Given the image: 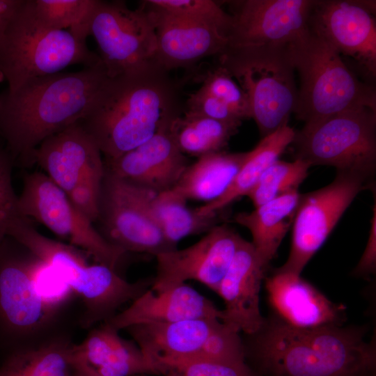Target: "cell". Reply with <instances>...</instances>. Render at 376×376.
<instances>
[{"instance_id": "cell-1", "label": "cell", "mask_w": 376, "mask_h": 376, "mask_svg": "<svg viewBox=\"0 0 376 376\" xmlns=\"http://www.w3.org/2000/svg\"><path fill=\"white\" fill-rule=\"evenodd\" d=\"M367 327L298 328L273 315L242 338L245 361L258 376H375V340Z\"/></svg>"}, {"instance_id": "cell-2", "label": "cell", "mask_w": 376, "mask_h": 376, "mask_svg": "<svg viewBox=\"0 0 376 376\" xmlns=\"http://www.w3.org/2000/svg\"><path fill=\"white\" fill-rule=\"evenodd\" d=\"M107 77L100 61L77 72L33 78L0 93V136L12 163H30L45 139L79 123Z\"/></svg>"}, {"instance_id": "cell-3", "label": "cell", "mask_w": 376, "mask_h": 376, "mask_svg": "<svg viewBox=\"0 0 376 376\" xmlns=\"http://www.w3.org/2000/svg\"><path fill=\"white\" fill-rule=\"evenodd\" d=\"M169 72L155 64L107 77L77 123L97 146L104 161L136 148L181 115L178 87Z\"/></svg>"}, {"instance_id": "cell-4", "label": "cell", "mask_w": 376, "mask_h": 376, "mask_svg": "<svg viewBox=\"0 0 376 376\" xmlns=\"http://www.w3.org/2000/svg\"><path fill=\"white\" fill-rule=\"evenodd\" d=\"M7 237L29 250L83 298L85 327L109 319L120 306L136 299L152 283V279L130 283L105 265L89 264L76 247L44 236L21 215L11 221Z\"/></svg>"}, {"instance_id": "cell-5", "label": "cell", "mask_w": 376, "mask_h": 376, "mask_svg": "<svg viewBox=\"0 0 376 376\" xmlns=\"http://www.w3.org/2000/svg\"><path fill=\"white\" fill-rule=\"evenodd\" d=\"M288 49L299 78L294 113L304 124L350 109L376 110L375 85L361 81L338 51L309 27Z\"/></svg>"}, {"instance_id": "cell-6", "label": "cell", "mask_w": 376, "mask_h": 376, "mask_svg": "<svg viewBox=\"0 0 376 376\" xmlns=\"http://www.w3.org/2000/svg\"><path fill=\"white\" fill-rule=\"evenodd\" d=\"M101 61L70 30L42 25L30 0H22L0 36V79L14 90L33 78L61 72L72 65L84 67Z\"/></svg>"}, {"instance_id": "cell-7", "label": "cell", "mask_w": 376, "mask_h": 376, "mask_svg": "<svg viewBox=\"0 0 376 376\" xmlns=\"http://www.w3.org/2000/svg\"><path fill=\"white\" fill-rule=\"evenodd\" d=\"M288 45L226 48L218 56L219 65L245 93L262 138L288 125L296 108L298 88Z\"/></svg>"}, {"instance_id": "cell-8", "label": "cell", "mask_w": 376, "mask_h": 376, "mask_svg": "<svg viewBox=\"0 0 376 376\" xmlns=\"http://www.w3.org/2000/svg\"><path fill=\"white\" fill-rule=\"evenodd\" d=\"M292 143L296 159L311 166H333L370 182L376 170V110L350 109L305 123Z\"/></svg>"}, {"instance_id": "cell-9", "label": "cell", "mask_w": 376, "mask_h": 376, "mask_svg": "<svg viewBox=\"0 0 376 376\" xmlns=\"http://www.w3.org/2000/svg\"><path fill=\"white\" fill-rule=\"evenodd\" d=\"M88 30L109 77L157 64L155 27L143 6L132 10L120 1L97 0L88 19Z\"/></svg>"}, {"instance_id": "cell-10", "label": "cell", "mask_w": 376, "mask_h": 376, "mask_svg": "<svg viewBox=\"0 0 376 376\" xmlns=\"http://www.w3.org/2000/svg\"><path fill=\"white\" fill-rule=\"evenodd\" d=\"M126 329L147 359L246 362L240 334L218 318L142 324Z\"/></svg>"}, {"instance_id": "cell-11", "label": "cell", "mask_w": 376, "mask_h": 376, "mask_svg": "<svg viewBox=\"0 0 376 376\" xmlns=\"http://www.w3.org/2000/svg\"><path fill=\"white\" fill-rule=\"evenodd\" d=\"M20 214L43 224L74 247L86 251L113 269L125 251L110 243L45 173L26 175L18 196Z\"/></svg>"}, {"instance_id": "cell-12", "label": "cell", "mask_w": 376, "mask_h": 376, "mask_svg": "<svg viewBox=\"0 0 376 376\" xmlns=\"http://www.w3.org/2000/svg\"><path fill=\"white\" fill-rule=\"evenodd\" d=\"M369 183L359 175L337 172L329 185L300 194L292 225L290 253L286 262L276 269L301 274L354 198Z\"/></svg>"}, {"instance_id": "cell-13", "label": "cell", "mask_w": 376, "mask_h": 376, "mask_svg": "<svg viewBox=\"0 0 376 376\" xmlns=\"http://www.w3.org/2000/svg\"><path fill=\"white\" fill-rule=\"evenodd\" d=\"M155 193L122 180L105 170L100 202L101 219L110 243L126 251L155 256L173 250L149 208Z\"/></svg>"}, {"instance_id": "cell-14", "label": "cell", "mask_w": 376, "mask_h": 376, "mask_svg": "<svg viewBox=\"0 0 376 376\" xmlns=\"http://www.w3.org/2000/svg\"><path fill=\"white\" fill-rule=\"evenodd\" d=\"M375 1L315 0L309 29L352 58L365 81L376 78Z\"/></svg>"}, {"instance_id": "cell-15", "label": "cell", "mask_w": 376, "mask_h": 376, "mask_svg": "<svg viewBox=\"0 0 376 376\" xmlns=\"http://www.w3.org/2000/svg\"><path fill=\"white\" fill-rule=\"evenodd\" d=\"M315 0L230 1L232 24L226 48L287 46L308 30Z\"/></svg>"}, {"instance_id": "cell-16", "label": "cell", "mask_w": 376, "mask_h": 376, "mask_svg": "<svg viewBox=\"0 0 376 376\" xmlns=\"http://www.w3.org/2000/svg\"><path fill=\"white\" fill-rule=\"evenodd\" d=\"M242 237L226 225H215L197 242L159 254L150 288L162 291L197 281L217 292Z\"/></svg>"}, {"instance_id": "cell-17", "label": "cell", "mask_w": 376, "mask_h": 376, "mask_svg": "<svg viewBox=\"0 0 376 376\" xmlns=\"http://www.w3.org/2000/svg\"><path fill=\"white\" fill-rule=\"evenodd\" d=\"M149 13L157 37L156 63L167 71L188 67L210 56H219L228 40L217 28L141 3Z\"/></svg>"}, {"instance_id": "cell-18", "label": "cell", "mask_w": 376, "mask_h": 376, "mask_svg": "<svg viewBox=\"0 0 376 376\" xmlns=\"http://www.w3.org/2000/svg\"><path fill=\"white\" fill-rule=\"evenodd\" d=\"M171 120L150 139L118 157L105 162L113 176L155 193L173 188L189 165L170 131Z\"/></svg>"}, {"instance_id": "cell-19", "label": "cell", "mask_w": 376, "mask_h": 376, "mask_svg": "<svg viewBox=\"0 0 376 376\" xmlns=\"http://www.w3.org/2000/svg\"><path fill=\"white\" fill-rule=\"evenodd\" d=\"M264 279L272 315L284 323L298 328L343 325L345 306L331 301L301 274L275 269Z\"/></svg>"}, {"instance_id": "cell-20", "label": "cell", "mask_w": 376, "mask_h": 376, "mask_svg": "<svg viewBox=\"0 0 376 376\" xmlns=\"http://www.w3.org/2000/svg\"><path fill=\"white\" fill-rule=\"evenodd\" d=\"M266 270L251 242L242 238L217 291L225 304L221 321L235 332L251 334L263 324L259 295Z\"/></svg>"}, {"instance_id": "cell-21", "label": "cell", "mask_w": 376, "mask_h": 376, "mask_svg": "<svg viewBox=\"0 0 376 376\" xmlns=\"http://www.w3.org/2000/svg\"><path fill=\"white\" fill-rule=\"evenodd\" d=\"M32 161L65 193L88 178H104L105 173L101 151L78 123L45 139Z\"/></svg>"}, {"instance_id": "cell-22", "label": "cell", "mask_w": 376, "mask_h": 376, "mask_svg": "<svg viewBox=\"0 0 376 376\" xmlns=\"http://www.w3.org/2000/svg\"><path fill=\"white\" fill-rule=\"evenodd\" d=\"M222 310L191 286L182 283L162 291L150 288L105 323L119 331L142 324H169L191 319H222Z\"/></svg>"}, {"instance_id": "cell-23", "label": "cell", "mask_w": 376, "mask_h": 376, "mask_svg": "<svg viewBox=\"0 0 376 376\" xmlns=\"http://www.w3.org/2000/svg\"><path fill=\"white\" fill-rule=\"evenodd\" d=\"M104 322L79 345H72L77 369L97 376L154 375L152 367L136 343L119 336Z\"/></svg>"}, {"instance_id": "cell-24", "label": "cell", "mask_w": 376, "mask_h": 376, "mask_svg": "<svg viewBox=\"0 0 376 376\" xmlns=\"http://www.w3.org/2000/svg\"><path fill=\"white\" fill-rule=\"evenodd\" d=\"M32 263L10 260L0 267V311L10 326L21 331L42 325L54 311L36 292Z\"/></svg>"}, {"instance_id": "cell-25", "label": "cell", "mask_w": 376, "mask_h": 376, "mask_svg": "<svg viewBox=\"0 0 376 376\" xmlns=\"http://www.w3.org/2000/svg\"><path fill=\"white\" fill-rule=\"evenodd\" d=\"M299 196L298 190L290 191L234 217L235 222L250 231L251 244L267 268L292 225Z\"/></svg>"}, {"instance_id": "cell-26", "label": "cell", "mask_w": 376, "mask_h": 376, "mask_svg": "<svg viewBox=\"0 0 376 376\" xmlns=\"http://www.w3.org/2000/svg\"><path fill=\"white\" fill-rule=\"evenodd\" d=\"M246 155L222 150L197 157L171 189L186 201L212 202L227 190Z\"/></svg>"}, {"instance_id": "cell-27", "label": "cell", "mask_w": 376, "mask_h": 376, "mask_svg": "<svg viewBox=\"0 0 376 376\" xmlns=\"http://www.w3.org/2000/svg\"><path fill=\"white\" fill-rule=\"evenodd\" d=\"M295 131L288 124L262 138L257 146L246 152L245 159L227 190L215 201L196 208L203 216H217V212L238 198L246 196L266 169L279 159L292 143Z\"/></svg>"}, {"instance_id": "cell-28", "label": "cell", "mask_w": 376, "mask_h": 376, "mask_svg": "<svg viewBox=\"0 0 376 376\" xmlns=\"http://www.w3.org/2000/svg\"><path fill=\"white\" fill-rule=\"evenodd\" d=\"M240 125L184 112L171 120L169 127L179 150L186 156L199 157L224 150Z\"/></svg>"}, {"instance_id": "cell-29", "label": "cell", "mask_w": 376, "mask_h": 376, "mask_svg": "<svg viewBox=\"0 0 376 376\" xmlns=\"http://www.w3.org/2000/svg\"><path fill=\"white\" fill-rule=\"evenodd\" d=\"M184 198L173 189L154 193L149 202L151 214L165 239L171 245L187 236L207 232L215 226L217 216H203L187 206Z\"/></svg>"}, {"instance_id": "cell-30", "label": "cell", "mask_w": 376, "mask_h": 376, "mask_svg": "<svg viewBox=\"0 0 376 376\" xmlns=\"http://www.w3.org/2000/svg\"><path fill=\"white\" fill-rule=\"evenodd\" d=\"M72 345L52 342L15 353L0 366V376H73Z\"/></svg>"}, {"instance_id": "cell-31", "label": "cell", "mask_w": 376, "mask_h": 376, "mask_svg": "<svg viewBox=\"0 0 376 376\" xmlns=\"http://www.w3.org/2000/svg\"><path fill=\"white\" fill-rule=\"evenodd\" d=\"M97 0H30L37 19L56 30L69 29L79 38L89 36L88 19Z\"/></svg>"}, {"instance_id": "cell-32", "label": "cell", "mask_w": 376, "mask_h": 376, "mask_svg": "<svg viewBox=\"0 0 376 376\" xmlns=\"http://www.w3.org/2000/svg\"><path fill=\"white\" fill-rule=\"evenodd\" d=\"M310 164L300 159L293 162L277 159L263 173L246 195L254 207L298 189L308 175Z\"/></svg>"}, {"instance_id": "cell-33", "label": "cell", "mask_w": 376, "mask_h": 376, "mask_svg": "<svg viewBox=\"0 0 376 376\" xmlns=\"http://www.w3.org/2000/svg\"><path fill=\"white\" fill-rule=\"evenodd\" d=\"M154 375L164 376H258L244 363L212 359H148Z\"/></svg>"}, {"instance_id": "cell-34", "label": "cell", "mask_w": 376, "mask_h": 376, "mask_svg": "<svg viewBox=\"0 0 376 376\" xmlns=\"http://www.w3.org/2000/svg\"><path fill=\"white\" fill-rule=\"evenodd\" d=\"M164 12L188 17L215 26L226 37L232 24L231 15L212 0H148Z\"/></svg>"}, {"instance_id": "cell-35", "label": "cell", "mask_w": 376, "mask_h": 376, "mask_svg": "<svg viewBox=\"0 0 376 376\" xmlns=\"http://www.w3.org/2000/svg\"><path fill=\"white\" fill-rule=\"evenodd\" d=\"M201 88L228 105L242 120L251 118L245 93L230 74L220 65L204 75Z\"/></svg>"}, {"instance_id": "cell-36", "label": "cell", "mask_w": 376, "mask_h": 376, "mask_svg": "<svg viewBox=\"0 0 376 376\" xmlns=\"http://www.w3.org/2000/svg\"><path fill=\"white\" fill-rule=\"evenodd\" d=\"M31 274L36 292L54 311L73 292L52 268L37 258L32 263Z\"/></svg>"}, {"instance_id": "cell-37", "label": "cell", "mask_w": 376, "mask_h": 376, "mask_svg": "<svg viewBox=\"0 0 376 376\" xmlns=\"http://www.w3.org/2000/svg\"><path fill=\"white\" fill-rule=\"evenodd\" d=\"M13 163L5 152H0V244L7 237L8 228L20 213L18 209V196L12 182Z\"/></svg>"}, {"instance_id": "cell-38", "label": "cell", "mask_w": 376, "mask_h": 376, "mask_svg": "<svg viewBox=\"0 0 376 376\" xmlns=\"http://www.w3.org/2000/svg\"><path fill=\"white\" fill-rule=\"evenodd\" d=\"M185 112L241 125L242 120L225 103L202 88L189 95Z\"/></svg>"}, {"instance_id": "cell-39", "label": "cell", "mask_w": 376, "mask_h": 376, "mask_svg": "<svg viewBox=\"0 0 376 376\" xmlns=\"http://www.w3.org/2000/svg\"><path fill=\"white\" fill-rule=\"evenodd\" d=\"M103 179L88 178L66 193L73 205L92 222L100 217Z\"/></svg>"}, {"instance_id": "cell-40", "label": "cell", "mask_w": 376, "mask_h": 376, "mask_svg": "<svg viewBox=\"0 0 376 376\" xmlns=\"http://www.w3.org/2000/svg\"><path fill=\"white\" fill-rule=\"evenodd\" d=\"M370 229L365 250L352 271V275L357 277L368 278L375 274L376 271V208L375 203L373 209Z\"/></svg>"}, {"instance_id": "cell-41", "label": "cell", "mask_w": 376, "mask_h": 376, "mask_svg": "<svg viewBox=\"0 0 376 376\" xmlns=\"http://www.w3.org/2000/svg\"><path fill=\"white\" fill-rule=\"evenodd\" d=\"M22 0H0V36Z\"/></svg>"}, {"instance_id": "cell-42", "label": "cell", "mask_w": 376, "mask_h": 376, "mask_svg": "<svg viewBox=\"0 0 376 376\" xmlns=\"http://www.w3.org/2000/svg\"><path fill=\"white\" fill-rule=\"evenodd\" d=\"M73 376H97V375H91V374L86 373H84L77 370Z\"/></svg>"}]
</instances>
